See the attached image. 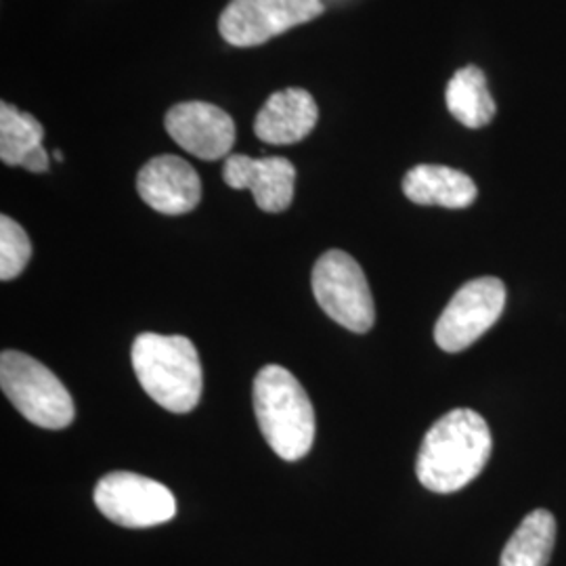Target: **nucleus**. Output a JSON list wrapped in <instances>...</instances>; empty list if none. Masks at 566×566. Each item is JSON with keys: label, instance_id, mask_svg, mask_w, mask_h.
Segmentation results:
<instances>
[{"label": "nucleus", "instance_id": "1", "mask_svg": "<svg viewBox=\"0 0 566 566\" xmlns=\"http://www.w3.org/2000/svg\"><path fill=\"white\" fill-rule=\"evenodd\" d=\"M493 449L485 418L472 409H453L426 432L416 474L434 493H455L485 468Z\"/></svg>", "mask_w": 566, "mask_h": 566}, {"label": "nucleus", "instance_id": "2", "mask_svg": "<svg viewBox=\"0 0 566 566\" xmlns=\"http://www.w3.org/2000/svg\"><path fill=\"white\" fill-rule=\"evenodd\" d=\"M130 361L143 390L164 409L187 413L200 403L202 364L189 338L147 332L133 344Z\"/></svg>", "mask_w": 566, "mask_h": 566}, {"label": "nucleus", "instance_id": "3", "mask_svg": "<svg viewBox=\"0 0 566 566\" xmlns=\"http://www.w3.org/2000/svg\"><path fill=\"white\" fill-rule=\"evenodd\" d=\"M254 411L269 447L285 460H303L315 441V411L298 378L266 365L254 380Z\"/></svg>", "mask_w": 566, "mask_h": 566}, {"label": "nucleus", "instance_id": "4", "mask_svg": "<svg viewBox=\"0 0 566 566\" xmlns=\"http://www.w3.org/2000/svg\"><path fill=\"white\" fill-rule=\"evenodd\" d=\"M0 386L21 416L46 430H61L74 422L76 407L60 378L41 361L20 350L0 357Z\"/></svg>", "mask_w": 566, "mask_h": 566}, {"label": "nucleus", "instance_id": "5", "mask_svg": "<svg viewBox=\"0 0 566 566\" xmlns=\"http://www.w3.org/2000/svg\"><path fill=\"white\" fill-rule=\"evenodd\" d=\"M313 294L336 324L355 334L369 332L376 322L364 269L343 250H327L319 256L313 269Z\"/></svg>", "mask_w": 566, "mask_h": 566}, {"label": "nucleus", "instance_id": "6", "mask_svg": "<svg viewBox=\"0 0 566 566\" xmlns=\"http://www.w3.org/2000/svg\"><path fill=\"white\" fill-rule=\"evenodd\" d=\"M105 518L126 528L164 525L175 518L177 500L168 486L135 472H112L95 486Z\"/></svg>", "mask_w": 566, "mask_h": 566}, {"label": "nucleus", "instance_id": "7", "mask_svg": "<svg viewBox=\"0 0 566 566\" xmlns=\"http://www.w3.org/2000/svg\"><path fill=\"white\" fill-rule=\"evenodd\" d=\"M506 285L497 277L464 283L434 325V340L446 353H460L476 343L502 317Z\"/></svg>", "mask_w": 566, "mask_h": 566}, {"label": "nucleus", "instance_id": "8", "mask_svg": "<svg viewBox=\"0 0 566 566\" xmlns=\"http://www.w3.org/2000/svg\"><path fill=\"white\" fill-rule=\"evenodd\" d=\"M322 0H231L219 32L231 46H259L324 13Z\"/></svg>", "mask_w": 566, "mask_h": 566}, {"label": "nucleus", "instance_id": "9", "mask_svg": "<svg viewBox=\"0 0 566 566\" xmlns=\"http://www.w3.org/2000/svg\"><path fill=\"white\" fill-rule=\"evenodd\" d=\"M166 133L200 160H221L235 143V122L219 105L177 103L164 118Z\"/></svg>", "mask_w": 566, "mask_h": 566}, {"label": "nucleus", "instance_id": "10", "mask_svg": "<svg viewBox=\"0 0 566 566\" xmlns=\"http://www.w3.org/2000/svg\"><path fill=\"white\" fill-rule=\"evenodd\" d=\"M143 202L166 217L191 212L202 200V181L193 166L177 156H158L137 177Z\"/></svg>", "mask_w": 566, "mask_h": 566}, {"label": "nucleus", "instance_id": "11", "mask_svg": "<svg viewBox=\"0 0 566 566\" xmlns=\"http://www.w3.org/2000/svg\"><path fill=\"white\" fill-rule=\"evenodd\" d=\"M223 179L233 189H250L256 206L277 214L294 200L296 168L285 158H250L233 154L227 158Z\"/></svg>", "mask_w": 566, "mask_h": 566}, {"label": "nucleus", "instance_id": "12", "mask_svg": "<svg viewBox=\"0 0 566 566\" xmlns=\"http://www.w3.org/2000/svg\"><path fill=\"white\" fill-rule=\"evenodd\" d=\"M319 118L317 103L304 88L273 93L254 122L256 137L271 145H292L311 135Z\"/></svg>", "mask_w": 566, "mask_h": 566}, {"label": "nucleus", "instance_id": "13", "mask_svg": "<svg viewBox=\"0 0 566 566\" xmlns=\"http://www.w3.org/2000/svg\"><path fill=\"white\" fill-rule=\"evenodd\" d=\"M403 193L407 200L420 206L460 210L476 200L479 189L462 170L439 164H420L405 175Z\"/></svg>", "mask_w": 566, "mask_h": 566}, {"label": "nucleus", "instance_id": "14", "mask_svg": "<svg viewBox=\"0 0 566 566\" xmlns=\"http://www.w3.org/2000/svg\"><path fill=\"white\" fill-rule=\"evenodd\" d=\"M446 103L451 116L465 128H483L497 112L485 74L476 65H465L451 76L447 82Z\"/></svg>", "mask_w": 566, "mask_h": 566}, {"label": "nucleus", "instance_id": "15", "mask_svg": "<svg viewBox=\"0 0 566 566\" xmlns=\"http://www.w3.org/2000/svg\"><path fill=\"white\" fill-rule=\"evenodd\" d=\"M556 542V518L544 507L533 510L507 539L500 566H547Z\"/></svg>", "mask_w": 566, "mask_h": 566}, {"label": "nucleus", "instance_id": "16", "mask_svg": "<svg viewBox=\"0 0 566 566\" xmlns=\"http://www.w3.org/2000/svg\"><path fill=\"white\" fill-rule=\"evenodd\" d=\"M44 128L32 114L20 112L11 103H0V160L7 166H23L41 149Z\"/></svg>", "mask_w": 566, "mask_h": 566}, {"label": "nucleus", "instance_id": "17", "mask_svg": "<svg viewBox=\"0 0 566 566\" xmlns=\"http://www.w3.org/2000/svg\"><path fill=\"white\" fill-rule=\"evenodd\" d=\"M32 256V243L20 223L0 217V280L9 282L21 275Z\"/></svg>", "mask_w": 566, "mask_h": 566}, {"label": "nucleus", "instance_id": "18", "mask_svg": "<svg viewBox=\"0 0 566 566\" xmlns=\"http://www.w3.org/2000/svg\"><path fill=\"white\" fill-rule=\"evenodd\" d=\"M23 168L30 170V172H46V170H49V154H46V149H44V147L36 149V151L25 160Z\"/></svg>", "mask_w": 566, "mask_h": 566}, {"label": "nucleus", "instance_id": "19", "mask_svg": "<svg viewBox=\"0 0 566 566\" xmlns=\"http://www.w3.org/2000/svg\"><path fill=\"white\" fill-rule=\"evenodd\" d=\"M55 160H60V163H63V154H61L60 149L55 151Z\"/></svg>", "mask_w": 566, "mask_h": 566}]
</instances>
